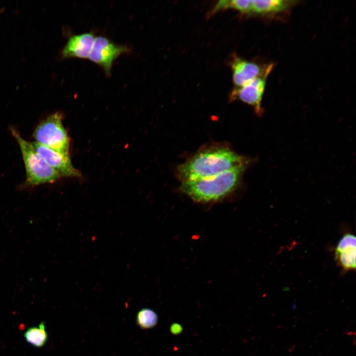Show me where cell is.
<instances>
[{"instance_id": "2e32d148", "label": "cell", "mask_w": 356, "mask_h": 356, "mask_svg": "<svg viewBox=\"0 0 356 356\" xmlns=\"http://www.w3.org/2000/svg\"><path fill=\"white\" fill-rule=\"evenodd\" d=\"M170 331L174 335L179 334L182 331V326L177 323H173L170 327Z\"/></svg>"}, {"instance_id": "3957f363", "label": "cell", "mask_w": 356, "mask_h": 356, "mask_svg": "<svg viewBox=\"0 0 356 356\" xmlns=\"http://www.w3.org/2000/svg\"><path fill=\"white\" fill-rule=\"evenodd\" d=\"M11 131L21 151L26 171V185L52 183L61 178L35 149L31 142L24 139L13 128Z\"/></svg>"}, {"instance_id": "6da1fadb", "label": "cell", "mask_w": 356, "mask_h": 356, "mask_svg": "<svg viewBox=\"0 0 356 356\" xmlns=\"http://www.w3.org/2000/svg\"><path fill=\"white\" fill-rule=\"evenodd\" d=\"M249 163V159L228 146L213 145L199 150L179 165L177 174L181 181L185 182L211 177Z\"/></svg>"}, {"instance_id": "8992f818", "label": "cell", "mask_w": 356, "mask_h": 356, "mask_svg": "<svg viewBox=\"0 0 356 356\" xmlns=\"http://www.w3.org/2000/svg\"><path fill=\"white\" fill-rule=\"evenodd\" d=\"M271 71L268 70L245 85L235 88L230 94V99L232 100L238 99L249 105L252 107L256 114L261 116L263 113L262 101L266 80Z\"/></svg>"}, {"instance_id": "5bb4252c", "label": "cell", "mask_w": 356, "mask_h": 356, "mask_svg": "<svg viewBox=\"0 0 356 356\" xmlns=\"http://www.w3.org/2000/svg\"><path fill=\"white\" fill-rule=\"evenodd\" d=\"M158 322V316L151 309L144 308L140 310L136 315V323L142 329L151 328Z\"/></svg>"}, {"instance_id": "9c48e42d", "label": "cell", "mask_w": 356, "mask_h": 356, "mask_svg": "<svg viewBox=\"0 0 356 356\" xmlns=\"http://www.w3.org/2000/svg\"><path fill=\"white\" fill-rule=\"evenodd\" d=\"M95 38L92 32L71 35L61 50L62 58H88Z\"/></svg>"}, {"instance_id": "ba28073f", "label": "cell", "mask_w": 356, "mask_h": 356, "mask_svg": "<svg viewBox=\"0 0 356 356\" xmlns=\"http://www.w3.org/2000/svg\"><path fill=\"white\" fill-rule=\"evenodd\" d=\"M231 67L233 82L235 88H237L272 70L273 64L262 67L255 62L234 56L231 62Z\"/></svg>"}, {"instance_id": "7a4b0ae2", "label": "cell", "mask_w": 356, "mask_h": 356, "mask_svg": "<svg viewBox=\"0 0 356 356\" xmlns=\"http://www.w3.org/2000/svg\"><path fill=\"white\" fill-rule=\"evenodd\" d=\"M248 166L237 167L211 177L182 182L180 190L198 202L221 200L237 188Z\"/></svg>"}, {"instance_id": "277c9868", "label": "cell", "mask_w": 356, "mask_h": 356, "mask_svg": "<svg viewBox=\"0 0 356 356\" xmlns=\"http://www.w3.org/2000/svg\"><path fill=\"white\" fill-rule=\"evenodd\" d=\"M62 119V114L56 112L42 120L33 133L35 142L59 152L69 154V138Z\"/></svg>"}, {"instance_id": "52a82bcc", "label": "cell", "mask_w": 356, "mask_h": 356, "mask_svg": "<svg viewBox=\"0 0 356 356\" xmlns=\"http://www.w3.org/2000/svg\"><path fill=\"white\" fill-rule=\"evenodd\" d=\"M31 142L35 149L60 178L81 176L80 172L73 165L69 154L59 152L35 141Z\"/></svg>"}, {"instance_id": "30bf717a", "label": "cell", "mask_w": 356, "mask_h": 356, "mask_svg": "<svg viewBox=\"0 0 356 356\" xmlns=\"http://www.w3.org/2000/svg\"><path fill=\"white\" fill-rule=\"evenodd\" d=\"M296 1L286 0H252V13L267 15L282 12Z\"/></svg>"}, {"instance_id": "9a60e30c", "label": "cell", "mask_w": 356, "mask_h": 356, "mask_svg": "<svg viewBox=\"0 0 356 356\" xmlns=\"http://www.w3.org/2000/svg\"><path fill=\"white\" fill-rule=\"evenodd\" d=\"M356 239L355 236L352 233H346L338 241L335 249V251H340L350 247H356Z\"/></svg>"}, {"instance_id": "7c38bea8", "label": "cell", "mask_w": 356, "mask_h": 356, "mask_svg": "<svg viewBox=\"0 0 356 356\" xmlns=\"http://www.w3.org/2000/svg\"><path fill=\"white\" fill-rule=\"evenodd\" d=\"M232 8L245 14H252V3L250 0H222L215 5L211 11L213 14L222 9Z\"/></svg>"}, {"instance_id": "5b68a950", "label": "cell", "mask_w": 356, "mask_h": 356, "mask_svg": "<svg viewBox=\"0 0 356 356\" xmlns=\"http://www.w3.org/2000/svg\"><path fill=\"white\" fill-rule=\"evenodd\" d=\"M130 51L128 45L115 44L105 36H99L95 38L88 59L101 67L107 76H110L115 61Z\"/></svg>"}, {"instance_id": "4fadbf2b", "label": "cell", "mask_w": 356, "mask_h": 356, "mask_svg": "<svg viewBox=\"0 0 356 356\" xmlns=\"http://www.w3.org/2000/svg\"><path fill=\"white\" fill-rule=\"evenodd\" d=\"M356 247L347 248L335 252L337 261L344 269L347 270L356 268Z\"/></svg>"}, {"instance_id": "e0dca14e", "label": "cell", "mask_w": 356, "mask_h": 356, "mask_svg": "<svg viewBox=\"0 0 356 356\" xmlns=\"http://www.w3.org/2000/svg\"><path fill=\"white\" fill-rule=\"evenodd\" d=\"M1 10H0V13L1 12Z\"/></svg>"}, {"instance_id": "8fae6325", "label": "cell", "mask_w": 356, "mask_h": 356, "mask_svg": "<svg viewBox=\"0 0 356 356\" xmlns=\"http://www.w3.org/2000/svg\"><path fill=\"white\" fill-rule=\"evenodd\" d=\"M24 336L29 344L37 348L43 347L48 337L44 322L41 323L38 326L28 328L25 332Z\"/></svg>"}]
</instances>
